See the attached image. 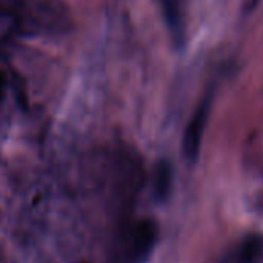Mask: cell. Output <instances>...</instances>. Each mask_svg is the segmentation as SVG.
I'll return each mask as SVG.
<instances>
[{
	"mask_svg": "<svg viewBox=\"0 0 263 263\" xmlns=\"http://www.w3.org/2000/svg\"><path fill=\"white\" fill-rule=\"evenodd\" d=\"M7 84H8V79H7V74L0 70V102L4 101L5 98V93H7Z\"/></svg>",
	"mask_w": 263,
	"mask_h": 263,
	"instance_id": "cell-8",
	"label": "cell"
},
{
	"mask_svg": "<svg viewBox=\"0 0 263 263\" xmlns=\"http://www.w3.org/2000/svg\"><path fill=\"white\" fill-rule=\"evenodd\" d=\"M260 4V0H241V13L245 16L251 14Z\"/></svg>",
	"mask_w": 263,
	"mask_h": 263,
	"instance_id": "cell-7",
	"label": "cell"
},
{
	"mask_svg": "<svg viewBox=\"0 0 263 263\" xmlns=\"http://www.w3.org/2000/svg\"><path fill=\"white\" fill-rule=\"evenodd\" d=\"M157 241V226L155 223L146 220L132 229L128 235V260L134 263L144 261L152 252Z\"/></svg>",
	"mask_w": 263,
	"mask_h": 263,
	"instance_id": "cell-4",
	"label": "cell"
},
{
	"mask_svg": "<svg viewBox=\"0 0 263 263\" xmlns=\"http://www.w3.org/2000/svg\"><path fill=\"white\" fill-rule=\"evenodd\" d=\"M67 16L61 0H0V27L21 34L61 30Z\"/></svg>",
	"mask_w": 263,
	"mask_h": 263,
	"instance_id": "cell-1",
	"label": "cell"
},
{
	"mask_svg": "<svg viewBox=\"0 0 263 263\" xmlns=\"http://www.w3.org/2000/svg\"><path fill=\"white\" fill-rule=\"evenodd\" d=\"M166 30L175 48H184L187 42V11L191 0H157Z\"/></svg>",
	"mask_w": 263,
	"mask_h": 263,
	"instance_id": "cell-2",
	"label": "cell"
},
{
	"mask_svg": "<svg viewBox=\"0 0 263 263\" xmlns=\"http://www.w3.org/2000/svg\"><path fill=\"white\" fill-rule=\"evenodd\" d=\"M212 98H214V90H209L201 102L198 104L197 110L194 111L183 138V152L184 157L189 163H195L200 154V146H201V138L204 134V127L209 118L211 105H212Z\"/></svg>",
	"mask_w": 263,
	"mask_h": 263,
	"instance_id": "cell-3",
	"label": "cell"
},
{
	"mask_svg": "<svg viewBox=\"0 0 263 263\" xmlns=\"http://www.w3.org/2000/svg\"><path fill=\"white\" fill-rule=\"evenodd\" d=\"M172 189V169L167 163H161L155 172V194L160 200H166Z\"/></svg>",
	"mask_w": 263,
	"mask_h": 263,
	"instance_id": "cell-6",
	"label": "cell"
},
{
	"mask_svg": "<svg viewBox=\"0 0 263 263\" xmlns=\"http://www.w3.org/2000/svg\"><path fill=\"white\" fill-rule=\"evenodd\" d=\"M263 257V237L248 235L235 248H232L221 260V263H258Z\"/></svg>",
	"mask_w": 263,
	"mask_h": 263,
	"instance_id": "cell-5",
	"label": "cell"
}]
</instances>
